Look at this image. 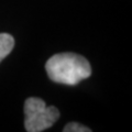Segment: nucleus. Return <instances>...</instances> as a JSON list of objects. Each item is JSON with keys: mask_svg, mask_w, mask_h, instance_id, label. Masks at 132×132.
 Segmentation results:
<instances>
[{"mask_svg": "<svg viewBox=\"0 0 132 132\" xmlns=\"http://www.w3.org/2000/svg\"><path fill=\"white\" fill-rule=\"evenodd\" d=\"M45 69L48 78L64 85H77L92 75L89 62L75 53H60L47 60Z\"/></svg>", "mask_w": 132, "mask_h": 132, "instance_id": "1", "label": "nucleus"}, {"mask_svg": "<svg viewBox=\"0 0 132 132\" xmlns=\"http://www.w3.org/2000/svg\"><path fill=\"white\" fill-rule=\"evenodd\" d=\"M24 127L28 132H41L59 120L60 111L54 106L46 107L45 101L31 97L24 101Z\"/></svg>", "mask_w": 132, "mask_h": 132, "instance_id": "2", "label": "nucleus"}, {"mask_svg": "<svg viewBox=\"0 0 132 132\" xmlns=\"http://www.w3.org/2000/svg\"><path fill=\"white\" fill-rule=\"evenodd\" d=\"M14 46V39L9 33H0V62L11 53Z\"/></svg>", "mask_w": 132, "mask_h": 132, "instance_id": "3", "label": "nucleus"}, {"mask_svg": "<svg viewBox=\"0 0 132 132\" xmlns=\"http://www.w3.org/2000/svg\"><path fill=\"white\" fill-rule=\"evenodd\" d=\"M63 131L64 132H90L92 129H89V128L82 126L78 122H69L64 127Z\"/></svg>", "mask_w": 132, "mask_h": 132, "instance_id": "4", "label": "nucleus"}]
</instances>
